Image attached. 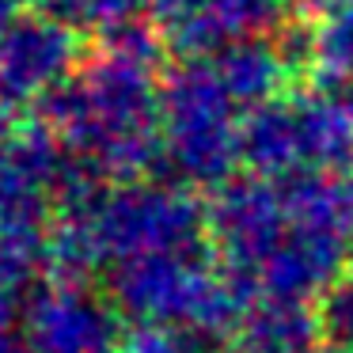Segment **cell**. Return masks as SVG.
Listing matches in <instances>:
<instances>
[{
	"instance_id": "cell-1",
	"label": "cell",
	"mask_w": 353,
	"mask_h": 353,
	"mask_svg": "<svg viewBox=\"0 0 353 353\" xmlns=\"http://www.w3.org/2000/svg\"><path fill=\"white\" fill-rule=\"evenodd\" d=\"M239 114L216 77L213 61H190L175 72L168 92V137L175 168L198 186H224L236 168H243L239 156Z\"/></svg>"
},
{
	"instance_id": "cell-2",
	"label": "cell",
	"mask_w": 353,
	"mask_h": 353,
	"mask_svg": "<svg viewBox=\"0 0 353 353\" xmlns=\"http://www.w3.org/2000/svg\"><path fill=\"white\" fill-rule=\"evenodd\" d=\"M209 232L216 239L224 270L254 292L259 266L289 232L281 183L251 171L243 179H228L224 186H216V198L209 205Z\"/></svg>"
},
{
	"instance_id": "cell-3",
	"label": "cell",
	"mask_w": 353,
	"mask_h": 353,
	"mask_svg": "<svg viewBox=\"0 0 353 353\" xmlns=\"http://www.w3.org/2000/svg\"><path fill=\"white\" fill-rule=\"evenodd\" d=\"M350 239L327 236V232L292 228L285 239L270 251V259L254 274V292L266 296H289V300H319L345 270Z\"/></svg>"
},
{
	"instance_id": "cell-4",
	"label": "cell",
	"mask_w": 353,
	"mask_h": 353,
	"mask_svg": "<svg viewBox=\"0 0 353 353\" xmlns=\"http://www.w3.org/2000/svg\"><path fill=\"white\" fill-rule=\"evenodd\" d=\"M209 228V213L190 194H141L125 201L118 216V239L122 247L137 254H168V251H190Z\"/></svg>"
},
{
	"instance_id": "cell-5",
	"label": "cell",
	"mask_w": 353,
	"mask_h": 353,
	"mask_svg": "<svg viewBox=\"0 0 353 353\" xmlns=\"http://www.w3.org/2000/svg\"><path fill=\"white\" fill-rule=\"evenodd\" d=\"M300 160L319 171H353V88L315 84L292 95Z\"/></svg>"
},
{
	"instance_id": "cell-6",
	"label": "cell",
	"mask_w": 353,
	"mask_h": 353,
	"mask_svg": "<svg viewBox=\"0 0 353 353\" xmlns=\"http://www.w3.org/2000/svg\"><path fill=\"white\" fill-rule=\"evenodd\" d=\"M213 69L221 77L224 92L232 95L239 110H251L259 103H270L285 92L289 77L296 72V65L289 61L281 42L266 39V34H247L228 46L213 50Z\"/></svg>"
},
{
	"instance_id": "cell-7",
	"label": "cell",
	"mask_w": 353,
	"mask_h": 353,
	"mask_svg": "<svg viewBox=\"0 0 353 353\" xmlns=\"http://www.w3.org/2000/svg\"><path fill=\"white\" fill-rule=\"evenodd\" d=\"M232 338L243 353H312L323 342L319 307H312V300L262 292L247 304Z\"/></svg>"
},
{
	"instance_id": "cell-8",
	"label": "cell",
	"mask_w": 353,
	"mask_h": 353,
	"mask_svg": "<svg viewBox=\"0 0 353 353\" xmlns=\"http://www.w3.org/2000/svg\"><path fill=\"white\" fill-rule=\"evenodd\" d=\"M292 228L327 232V236H353V171H319L300 168L277 179Z\"/></svg>"
},
{
	"instance_id": "cell-9",
	"label": "cell",
	"mask_w": 353,
	"mask_h": 353,
	"mask_svg": "<svg viewBox=\"0 0 353 353\" xmlns=\"http://www.w3.org/2000/svg\"><path fill=\"white\" fill-rule=\"evenodd\" d=\"M239 156L243 168L266 179H285L304 168L300 160V133H296V110L289 99H270L239 114Z\"/></svg>"
},
{
	"instance_id": "cell-10",
	"label": "cell",
	"mask_w": 353,
	"mask_h": 353,
	"mask_svg": "<svg viewBox=\"0 0 353 353\" xmlns=\"http://www.w3.org/2000/svg\"><path fill=\"white\" fill-rule=\"evenodd\" d=\"M319 323H323V342L353 350V274L338 277L319 296Z\"/></svg>"
},
{
	"instance_id": "cell-11",
	"label": "cell",
	"mask_w": 353,
	"mask_h": 353,
	"mask_svg": "<svg viewBox=\"0 0 353 353\" xmlns=\"http://www.w3.org/2000/svg\"><path fill=\"white\" fill-rule=\"evenodd\" d=\"M125 353H183V345H179V338L163 334V330H141Z\"/></svg>"
},
{
	"instance_id": "cell-12",
	"label": "cell",
	"mask_w": 353,
	"mask_h": 353,
	"mask_svg": "<svg viewBox=\"0 0 353 353\" xmlns=\"http://www.w3.org/2000/svg\"><path fill=\"white\" fill-rule=\"evenodd\" d=\"M312 353H353V350H342V345H334V342H319Z\"/></svg>"
},
{
	"instance_id": "cell-13",
	"label": "cell",
	"mask_w": 353,
	"mask_h": 353,
	"mask_svg": "<svg viewBox=\"0 0 353 353\" xmlns=\"http://www.w3.org/2000/svg\"><path fill=\"white\" fill-rule=\"evenodd\" d=\"M345 270L353 274V236H350V251H345Z\"/></svg>"
},
{
	"instance_id": "cell-14",
	"label": "cell",
	"mask_w": 353,
	"mask_h": 353,
	"mask_svg": "<svg viewBox=\"0 0 353 353\" xmlns=\"http://www.w3.org/2000/svg\"><path fill=\"white\" fill-rule=\"evenodd\" d=\"M281 4H296V8H304L307 0H281Z\"/></svg>"
},
{
	"instance_id": "cell-15",
	"label": "cell",
	"mask_w": 353,
	"mask_h": 353,
	"mask_svg": "<svg viewBox=\"0 0 353 353\" xmlns=\"http://www.w3.org/2000/svg\"><path fill=\"white\" fill-rule=\"evenodd\" d=\"M213 353H243V350H239V345H236V350H213Z\"/></svg>"
}]
</instances>
